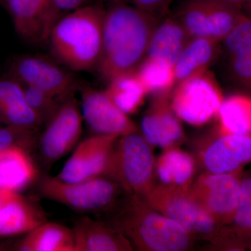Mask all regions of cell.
<instances>
[{
    "instance_id": "cell-1",
    "label": "cell",
    "mask_w": 251,
    "mask_h": 251,
    "mask_svg": "<svg viewBox=\"0 0 251 251\" xmlns=\"http://www.w3.org/2000/svg\"><path fill=\"white\" fill-rule=\"evenodd\" d=\"M161 21L143 10L125 4H112L105 10L103 47L97 70L110 82L135 72L146 57L153 31Z\"/></svg>"
},
{
    "instance_id": "cell-2",
    "label": "cell",
    "mask_w": 251,
    "mask_h": 251,
    "mask_svg": "<svg viewBox=\"0 0 251 251\" xmlns=\"http://www.w3.org/2000/svg\"><path fill=\"white\" fill-rule=\"evenodd\" d=\"M105 13L102 5H85L61 18L48 39L54 57L76 72L97 69L103 47Z\"/></svg>"
},
{
    "instance_id": "cell-3",
    "label": "cell",
    "mask_w": 251,
    "mask_h": 251,
    "mask_svg": "<svg viewBox=\"0 0 251 251\" xmlns=\"http://www.w3.org/2000/svg\"><path fill=\"white\" fill-rule=\"evenodd\" d=\"M117 204V203H116ZM116 208L111 223L133 248L143 251H184L193 237L179 224L148 205L141 198L130 196Z\"/></svg>"
},
{
    "instance_id": "cell-4",
    "label": "cell",
    "mask_w": 251,
    "mask_h": 251,
    "mask_svg": "<svg viewBox=\"0 0 251 251\" xmlns=\"http://www.w3.org/2000/svg\"><path fill=\"white\" fill-rule=\"evenodd\" d=\"M155 161L151 147L138 133L117 140L103 176L130 196L143 198L154 186Z\"/></svg>"
},
{
    "instance_id": "cell-5",
    "label": "cell",
    "mask_w": 251,
    "mask_h": 251,
    "mask_svg": "<svg viewBox=\"0 0 251 251\" xmlns=\"http://www.w3.org/2000/svg\"><path fill=\"white\" fill-rule=\"evenodd\" d=\"M141 198L152 209L181 225L193 237L211 242L222 227L193 197L190 188L159 183Z\"/></svg>"
},
{
    "instance_id": "cell-6",
    "label": "cell",
    "mask_w": 251,
    "mask_h": 251,
    "mask_svg": "<svg viewBox=\"0 0 251 251\" xmlns=\"http://www.w3.org/2000/svg\"><path fill=\"white\" fill-rule=\"evenodd\" d=\"M38 190L43 197L81 212L111 209L123 191L120 185L103 176L70 183L49 175L39 180Z\"/></svg>"
},
{
    "instance_id": "cell-7",
    "label": "cell",
    "mask_w": 251,
    "mask_h": 251,
    "mask_svg": "<svg viewBox=\"0 0 251 251\" xmlns=\"http://www.w3.org/2000/svg\"><path fill=\"white\" fill-rule=\"evenodd\" d=\"M222 92L207 71L180 81L171 97L172 109L179 120L192 126H202L217 116Z\"/></svg>"
},
{
    "instance_id": "cell-8",
    "label": "cell",
    "mask_w": 251,
    "mask_h": 251,
    "mask_svg": "<svg viewBox=\"0 0 251 251\" xmlns=\"http://www.w3.org/2000/svg\"><path fill=\"white\" fill-rule=\"evenodd\" d=\"M244 14L242 10L217 0H182L175 17L191 37L220 42Z\"/></svg>"
},
{
    "instance_id": "cell-9",
    "label": "cell",
    "mask_w": 251,
    "mask_h": 251,
    "mask_svg": "<svg viewBox=\"0 0 251 251\" xmlns=\"http://www.w3.org/2000/svg\"><path fill=\"white\" fill-rule=\"evenodd\" d=\"M242 170L229 173L206 172L193 181L190 187L196 199L221 227L230 224L237 207Z\"/></svg>"
},
{
    "instance_id": "cell-10",
    "label": "cell",
    "mask_w": 251,
    "mask_h": 251,
    "mask_svg": "<svg viewBox=\"0 0 251 251\" xmlns=\"http://www.w3.org/2000/svg\"><path fill=\"white\" fill-rule=\"evenodd\" d=\"M82 129V113L77 100L67 97L46 122L39 140L43 160L50 165L66 156L76 146Z\"/></svg>"
},
{
    "instance_id": "cell-11",
    "label": "cell",
    "mask_w": 251,
    "mask_h": 251,
    "mask_svg": "<svg viewBox=\"0 0 251 251\" xmlns=\"http://www.w3.org/2000/svg\"><path fill=\"white\" fill-rule=\"evenodd\" d=\"M120 136L94 134L77 145L57 175L66 182H79L103 176L112 150Z\"/></svg>"
},
{
    "instance_id": "cell-12",
    "label": "cell",
    "mask_w": 251,
    "mask_h": 251,
    "mask_svg": "<svg viewBox=\"0 0 251 251\" xmlns=\"http://www.w3.org/2000/svg\"><path fill=\"white\" fill-rule=\"evenodd\" d=\"M81 113L95 134L122 137L138 131L134 122L114 103L105 91L84 89L81 94Z\"/></svg>"
},
{
    "instance_id": "cell-13",
    "label": "cell",
    "mask_w": 251,
    "mask_h": 251,
    "mask_svg": "<svg viewBox=\"0 0 251 251\" xmlns=\"http://www.w3.org/2000/svg\"><path fill=\"white\" fill-rule=\"evenodd\" d=\"M12 71L14 79L22 85L35 87L62 100L69 97L75 85V78L70 73L39 57L18 59Z\"/></svg>"
},
{
    "instance_id": "cell-14",
    "label": "cell",
    "mask_w": 251,
    "mask_h": 251,
    "mask_svg": "<svg viewBox=\"0 0 251 251\" xmlns=\"http://www.w3.org/2000/svg\"><path fill=\"white\" fill-rule=\"evenodd\" d=\"M171 94L156 96L141 122L143 136L149 145L163 150L177 147L184 138L179 119L171 104Z\"/></svg>"
},
{
    "instance_id": "cell-15",
    "label": "cell",
    "mask_w": 251,
    "mask_h": 251,
    "mask_svg": "<svg viewBox=\"0 0 251 251\" xmlns=\"http://www.w3.org/2000/svg\"><path fill=\"white\" fill-rule=\"evenodd\" d=\"M201 160L206 172L229 173L242 170L251 162V133L244 135L222 134L206 145Z\"/></svg>"
},
{
    "instance_id": "cell-16",
    "label": "cell",
    "mask_w": 251,
    "mask_h": 251,
    "mask_svg": "<svg viewBox=\"0 0 251 251\" xmlns=\"http://www.w3.org/2000/svg\"><path fill=\"white\" fill-rule=\"evenodd\" d=\"M46 221L45 212L31 198L0 189V236L26 234Z\"/></svg>"
},
{
    "instance_id": "cell-17",
    "label": "cell",
    "mask_w": 251,
    "mask_h": 251,
    "mask_svg": "<svg viewBox=\"0 0 251 251\" xmlns=\"http://www.w3.org/2000/svg\"><path fill=\"white\" fill-rule=\"evenodd\" d=\"M75 251H131L133 247L125 234L110 223L87 216L77 220L73 228Z\"/></svg>"
},
{
    "instance_id": "cell-18",
    "label": "cell",
    "mask_w": 251,
    "mask_h": 251,
    "mask_svg": "<svg viewBox=\"0 0 251 251\" xmlns=\"http://www.w3.org/2000/svg\"><path fill=\"white\" fill-rule=\"evenodd\" d=\"M0 121L30 130L44 124L28 105L22 84L16 79H0Z\"/></svg>"
},
{
    "instance_id": "cell-19",
    "label": "cell",
    "mask_w": 251,
    "mask_h": 251,
    "mask_svg": "<svg viewBox=\"0 0 251 251\" xmlns=\"http://www.w3.org/2000/svg\"><path fill=\"white\" fill-rule=\"evenodd\" d=\"M192 38L175 16L162 18L153 31L146 57L164 61L175 67Z\"/></svg>"
},
{
    "instance_id": "cell-20",
    "label": "cell",
    "mask_w": 251,
    "mask_h": 251,
    "mask_svg": "<svg viewBox=\"0 0 251 251\" xmlns=\"http://www.w3.org/2000/svg\"><path fill=\"white\" fill-rule=\"evenodd\" d=\"M228 225L232 227L223 226L211 243L213 246L241 249L251 240V176L242 178L237 207Z\"/></svg>"
},
{
    "instance_id": "cell-21",
    "label": "cell",
    "mask_w": 251,
    "mask_h": 251,
    "mask_svg": "<svg viewBox=\"0 0 251 251\" xmlns=\"http://www.w3.org/2000/svg\"><path fill=\"white\" fill-rule=\"evenodd\" d=\"M38 177L35 163L22 146H13L0 153V189L23 191Z\"/></svg>"
},
{
    "instance_id": "cell-22",
    "label": "cell",
    "mask_w": 251,
    "mask_h": 251,
    "mask_svg": "<svg viewBox=\"0 0 251 251\" xmlns=\"http://www.w3.org/2000/svg\"><path fill=\"white\" fill-rule=\"evenodd\" d=\"M51 0H4L15 29L23 39L29 41H43L44 23Z\"/></svg>"
},
{
    "instance_id": "cell-23",
    "label": "cell",
    "mask_w": 251,
    "mask_h": 251,
    "mask_svg": "<svg viewBox=\"0 0 251 251\" xmlns=\"http://www.w3.org/2000/svg\"><path fill=\"white\" fill-rule=\"evenodd\" d=\"M12 248L22 251H75L74 231L46 221L26 233Z\"/></svg>"
},
{
    "instance_id": "cell-24",
    "label": "cell",
    "mask_w": 251,
    "mask_h": 251,
    "mask_svg": "<svg viewBox=\"0 0 251 251\" xmlns=\"http://www.w3.org/2000/svg\"><path fill=\"white\" fill-rule=\"evenodd\" d=\"M195 173L194 158L176 147L164 150L155 164V176L168 186L190 188Z\"/></svg>"
},
{
    "instance_id": "cell-25",
    "label": "cell",
    "mask_w": 251,
    "mask_h": 251,
    "mask_svg": "<svg viewBox=\"0 0 251 251\" xmlns=\"http://www.w3.org/2000/svg\"><path fill=\"white\" fill-rule=\"evenodd\" d=\"M219 43L206 38H192L175 64L176 82L207 71L217 56Z\"/></svg>"
},
{
    "instance_id": "cell-26",
    "label": "cell",
    "mask_w": 251,
    "mask_h": 251,
    "mask_svg": "<svg viewBox=\"0 0 251 251\" xmlns=\"http://www.w3.org/2000/svg\"><path fill=\"white\" fill-rule=\"evenodd\" d=\"M222 134L251 133V96L234 94L224 99L217 116Z\"/></svg>"
},
{
    "instance_id": "cell-27",
    "label": "cell",
    "mask_w": 251,
    "mask_h": 251,
    "mask_svg": "<svg viewBox=\"0 0 251 251\" xmlns=\"http://www.w3.org/2000/svg\"><path fill=\"white\" fill-rule=\"evenodd\" d=\"M108 83L105 93L128 115L140 108L148 94L135 71L119 75Z\"/></svg>"
},
{
    "instance_id": "cell-28",
    "label": "cell",
    "mask_w": 251,
    "mask_h": 251,
    "mask_svg": "<svg viewBox=\"0 0 251 251\" xmlns=\"http://www.w3.org/2000/svg\"><path fill=\"white\" fill-rule=\"evenodd\" d=\"M137 75L148 94H171L176 82L175 68L164 61L146 57L136 69Z\"/></svg>"
},
{
    "instance_id": "cell-29",
    "label": "cell",
    "mask_w": 251,
    "mask_h": 251,
    "mask_svg": "<svg viewBox=\"0 0 251 251\" xmlns=\"http://www.w3.org/2000/svg\"><path fill=\"white\" fill-rule=\"evenodd\" d=\"M22 85L28 105L40 117L43 123H46L60 105L59 99L35 87Z\"/></svg>"
},
{
    "instance_id": "cell-30",
    "label": "cell",
    "mask_w": 251,
    "mask_h": 251,
    "mask_svg": "<svg viewBox=\"0 0 251 251\" xmlns=\"http://www.w3.org/2000/svg\"><path fill=\"white\" fill-rule=\"evenodd\" d=\"M227 56L234 55L251 49V16L244 17L222 41Z\"/></svg>"
},
{
    "instance_id": "cell-31",
    "label": "cell",
    "mask_w": 251,
    "mask_h": 251,
    "mask_svg": "<svg viewBox=\"0 0 251 251\" xmlns=\"http://www.w3.org/2000/svg\"><path fill=\"white\" fill-rule=\"evenodd\" d=\"M228 75L234 85L251 96V49L228 57Z\"/></svg>"
},
{
    "instance_id": "cell-32",
    "label": "cell",
    "mask_w": 251,
    "mask_h": 251,
    "mask_svg": "<svg viewBox=\"0 0 251 251\" xmlns=\"http://www.w3.org/2000/svg\"><path fill=\"white\" fill-rule=\"evenodd\" d=\"M33 131L13 126L0 127V153L13 146L29 148L33 143Z\"/></svg>"
},
{
    "instance_id": "cell-33",
    "label": "cell",
    "mask_w": 251,
    "mask_h": 251,
    "mask_svg": "<svg viewBox=\"0 0 251 251\" xmlns=\"http://www.w3.org/2000/svg\"><path fill=\"white\" fill-rule=\"evenodd\" d=\"M112 4H125L143 10L158 19L163 18L168 13L173 0H109Z\"/></svg>"
},
{
    "instance_id": "cell-34",
    "label": "cell",
    "mask_w": 251,
    "mask_h": 251,
    "mask_svg": "<svg viewBox=\"0 0 251 251\" xmlns=\"http://www.w3.org/2000/svg\"><path fill=\"white\" fill-rule=\"evenodd\" d=\"M217 1L242 10L244 13L251 7V0H217Z\"/></svg>"
},
{
    "instance_id": "cell-35",
    "label": "cell",
    "mask_w": 251,
    "mask_h": 251,
    "mask_svg": "<svg viewBox=\"0 0 251 251\" xmlns=\"http://www.w3.org/2000/svg\"><path fill=\"white\" fill-rule=\"evenodd\" d=\"M244 14L249 15V16H251V7L249 8V9H248L247 11H245V12H244Z\"/></svg>"
},
{
    "instance_id": "cell-36",
    "label": "cell",
    "mask_w": 251,
    "mask_h": 251,
    "mask_svg": "<svg viewBox=\"0 0 251 251\" xmlns=\"http://www.w3.org/2000/svg\"><path fill=\"white\" fill-rule=\"evenodd\" d=\"M0 249H4V245L2 244H0ZM1 250V249H0Z\"/></svg>"
},
{
    "instance_id": "cell-37",
    "label": "cell",
    "mask_w": 251,
    "mask_h": 251,
    "mask_svg": "<svg viewBox=\"0 0 251 251\" xmlns=\"http://www.w3.org/2000/svg\"><path fill=\"white\" fill-rule=\"evenodd\" d=\"M0 1H1V2L4 3V0H0Z\"/></svg>"
},
{
    "instance_id": "cell-38",
    "label": "cell",
    "mask_w": 251,
    "mask_h": 251,
    "mask_svg": "<svg viewBox=\"0 0 251 251\" xmlns=\"http://www.w3.org/2000/svg\"><path fill=\"white\" fill-rule=\"evenodd\" d=\"M85 1H86V2H87V1H88V0H85Z\"/></svg>"
},
{
    "instance_id": "cell-39",
    "label": "cell",
    "mask_w": 251,
    "mask_h": 251,
    "mask_svg": "<svg viewBox=\"0 0 251 251\" xmlns=\"http://www.w3.org/2000/svg\"><path fill=\"white\" fill-rule=\"evenodd\" d=\"M0 122H1V121H0Z\"/></svg>"
}]
</instances>
